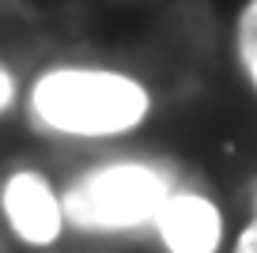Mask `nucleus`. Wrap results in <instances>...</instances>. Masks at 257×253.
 I'll return each instance as SVG.
<instances>
[{
    "label": "nucleus",
    "instance_id": "nucleus-5",
    "mask_svg": "<svg viewBox=\"0 0 257 253\" xmlns=\"http://www.w3.org/2000/svg\"><path fill=\"white\" fill-rule=\"evenodd\" d=\"M238 57H242L246 76L257 87V0H249L238 16Z\"/></svg>",
    "mask_w": 257,
    "mask_h": 253
},
{
    "label": "nucleus",
    "instance_id": "nucleus-3",
    "mask_svg": "<svg viewBox=\"0 0 257 253\" xmlns=\"http://www.w3.org/2000/svg\"><path fill=\"white\" fill-rule=\"evenodd\" d=\"M4 212H8V223L16 227V234L31 245L57 242L61 223H64L61 200L53 197L46 178L31 174V170L8 178V185H4Z\"/></svg>",
    "mask_w": 257,
    "mask_h": 253
},
{
    "label": "nucleus",
    "instance_id": "nucleus-2",
    "mask_svg": "<svg viewBox=\"0 0 257 253\" xmlns=\"http://www.w3.org/2000/svg\"><path fill=\"white\" fill-rule=\"evenodd\" d=\"M167 178L144 163H113L83 174L64 193V219L80 230H121L155 219L167 200Z\"/></svg>",
    "mask_w": 257,
    "mask_h": 253
},
{
    "label": "nucleus",
    "instance_id": "nucleus-6",
    "mask_svg": "<svg viewBox=\"0 0 257 253\" xmlns=\"http://www.w3.org/2000/svg\"><path fill=\"white\" fill-rule=\"evenodd\" d=\"M234 253H257V223L242 230V238L234 242Z\"/></svg>",
    "mask_w": 257,
    "mask_h": 253
},
{
    "label": "nucleus",
    "instance_id": "nucleus-1",
    "mask_svg": "<svg viewBox=\"0 0 257 253\" xmlns=\"http://www.w3.org/2000/svg\"><path fill=\"white\" fill-rule=\"evenodd\" d=\"M34 113L61 133L110 136L144 121L148 95L140 83L117 76V72L57 68L38 79Z\"/></svg>",
    "mask_w": 257,
    "mask_h": 253
},
{
    "label": "nucleus",
    "instance_id": "nucleus-4",
    "mask_svg": "<svg viewBox=\"0 0 257 253\" xmlns=\"http://www.w3.org/2000/svg\"><path fill=\"white\" fill-rule=\"evenodd\" d=\"M159 234L170 253H216L219 245V212L212 200L193 197V193H174L163 200L155 212Z\"/></svg>",
    "mask_w": 257,
    "mask_h": 253
},
{
    "label": "nucleus",
    "instance_id": "nucleus-7",
    "mask_svg": "<svg viewBox=\"0 0 257 253\" xmlns=\"http://www.w3.org/2000/svg\"><path fill=\"white\" fill-rule=\"evenodd\" d=\"M12 95H16V83H12V76L4 68H0V110L12 102Z\"/></svg>",
    "mask_w": 257,
    "mask_h": 253
}]
</instances>
